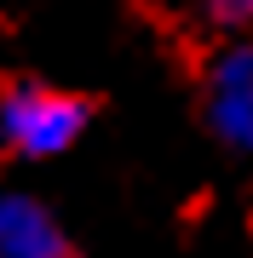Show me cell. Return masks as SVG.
<instances>
[{"mask_svg":"<svg viewBox=\"0 0 253 258\" xmlns=\"http://www.w3.org/2000/svg\"><path fill=\"white\" fill-rule=\"evenodd\" d=\"M207 120L230 149H253V46L219 52L207 69Z\"/></svg>","mask_w":253,"mask_h":258,"instance_id":"7a4b0ae2","label":"cell"},{"mask_svg":"<svg viewBox=\"0 0 253 258\" xmlns=\"http://www.w3.org/2000/svg\"><path fill=\"white\" fill-rule=\"evenodd\" d=\"M86 132V103L58 92V86H12L0 92V144L12 155H29V161H46V155H64Z\"/></svg>","mask_w":253,"mask_h":258,"instance_id":"6da1fadb","label":"cell"},{"mask_svg":"<svg viewBox=\"0 0 253 258\" xmlns=\"http://www.w3.org/2000/svg\"><path fill=\"white\" fill-rule=\"evenodd\" d=\"M0 258H75V247L40 201L0 189Z\"/></svg>","mask_w":253,"mask_h":258,"instance_id":"3957f363","label":"cell"},{"mask_svg":"<svg viewBox=\"0 0 253 258\" xmlns=\"http://www.w3.org/2000/svg\"><path fill=\"white\" fill-rule=\"evenodd\" d=\"M207 12H213L219 23H247L253 18V0H207Z\"/></svg>","mask_w":253,"mask_h":258,"instance_id":"277c9868","label":"cell"}]
</instances>
